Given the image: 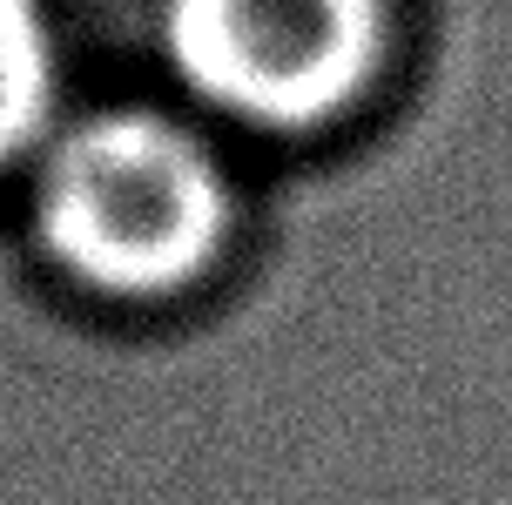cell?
Listing matches in <instances>:
<instances>
[{"instance_id":"obj_1","label":"cell","mask_w":512,"mask_h":505,"mask_svg":"<svg viewBox=\"0 0 512 505\" xmlns=\"http://www.w3.org/2000/svg\"><path fill=\"white\" fill-rule=\"evenodd\" d=\"M34 223L54 263L108 297L189 290L230 236V182L162 115H95L41 162Z\"/></svg>"},{"instance_id":"obj_3","label":"cell","mask_w":512,"mask_h":505,"mask_svg":"<svg viewBox=\"0 0 512 505\" xmlns=\"http://www.w3.org/2000/svg\"><path fill=\"white\" fill-rule=\"evenodd\" d=\"M54 115V34L41 0H0V169L21 162Z\"/></svg>"},{"instance_id":"obj_2","label":"cell","mask_w":512,"mask_h":505,"mask_svg":"<svg viewBox=\"0 0 512 505\" xmlns=\"http://www.w3.org/2000/svg\"><path fill=\"white\" fill-rule=\"evenodd\" d=\"M162 48L189 95L250 128H317L371 88L384 0H169Z\"/></svg>"}]
</instances>
